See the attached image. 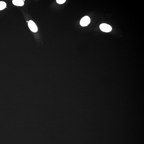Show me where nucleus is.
Returning a JSON list of instances; mask_svg holds the SVG:
<instances>
[{
	"label": "nucleus",
	"mask_w": 144,
	"mask_h": 144,
	"mask_svg": "<svg viewBox=\"0 0 144 144\" xmlns=\"http://www.w3.org/2000/svg\"><path fill=\"white\" fill-rule=\"evenodd\" d=\"M6 3L3 1L0 2V10H1L4 9L6 7Z\"/></svg>",
	"instance_id": "39448f33"
},
{
	"label": "nucleus",
	"mask_w": 144,
	"mask_h": 144,
	"mask_svg": "<svg viewBox=\"0 0 144 144\" xmlns=\"http://www.w3.org/2000/svg\"><path fill=\"white\" fill-rule=\"evenodd\" d=\"M28 26L30 30L34 32H36L38 30V28L36 24L32 20H30L28 23Z\"/></svg>",
	"instance_id": "7ed1b4c3"
},
{
	"label": "nucleus",
	"mask_w": 144,
	"mask_h": 144,
	"mask_svg": "<svg viewBox=\"0 0 144 144\" xmlns=\"http://www.w3.org/2000/svg\"><path fill=\"white\" fill-rule=\"evenodd\" d=\"M100 29L103 32H111L112 28L109 25L105 23L101 24L100 26Z\"/></svg>",
	"instance_id": "f257e3e1"
},
{
	"label": "nucleus",
	"mask_w": 144,
	"mask_h": 144,
	"mask_svg": "<svg viewBox=\"0 0 144 144\" xmlns=\"http://www.w3.org/2000/svg\"><path fill=\"white\" fill-rule=\"evenodd\" d=\"M90 22V19L88 16L84 17L80 20V24L82 27H86L87 26Z\"/></svg>",
	"instance_id": "f03ea898"
},
{
	"label": "nucleus",
	"mask_w": 144,
	"mask_h": 144,
	"mask_svg": "<svg viewBox=\"0 0 144 144\" xmlns=\"http://www.w3.org/2000/svg\"><path fill=\"white\" fill-rule=\"evenodd\" d=\"M66 1L65 0H57V2L59 4H64Z\"/></svg>",
	"instance_id": "423d86ee"
},
{
	"label": "nucleus",
	"mask_w": 144,
	"mask_h": 144,
	"mask_svg": "<svg viewBox=\"0 0 144 144\" xmlns=\"http://www.w3.org/2000/svg\"><path fill=\"white\" fill-rule=\"evenodd\" d=\"M12 3L14 5L17 6H22L24 4V2L22 0H13Z\"/></svg>",
	"instance_id": "20e7f679"
},
{
	"label": "nucleus",
	"mask_w": 144,
	"mask_h": 144,
	"mask_svg": "<svg viewBox=\"0 0 144 144\" xmlns=\"http://www.w3.org/2000/svg\"><path fill=\"white\" fill-rule=\"evenodd\" d=\"M25 1V0H23L24 2Z\"/></svg>",
	"instance_id": "0eeeda50"
}]
</instances>
